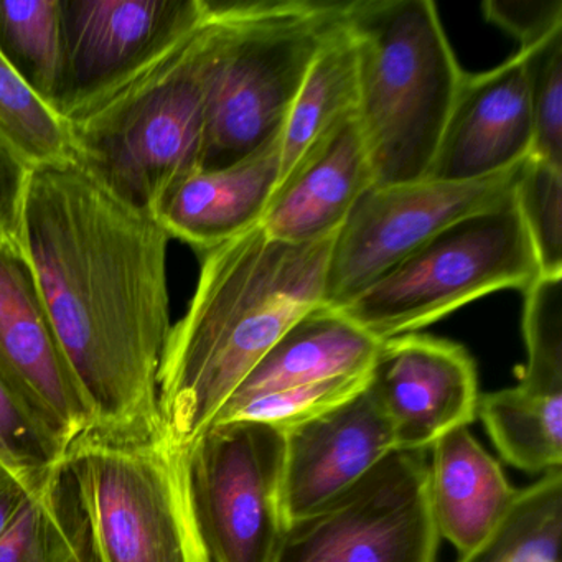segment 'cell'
<instances>
[{"label": "cell", "mask_w": 562, "mask_h": 562, "mask_svg": "<svg viewBox=\"0 0 562 562\" xmlns=\"http://www.w3.org/2000/svg\"><path fill=\"white\" fill-rule=\"evenodd\" d=\"M516 206L538 259L539 272L562 276V167L529 156L515 186Z\"/></svg>", "instance_id": "4316f807"}, {"label": "cell", "mask_w": 562, "mask_h": 562, "mask_svg": "<svg viewBox=\"0 0 562 562\" xmlns=\"http://www.w3.org/2000/svg\"><path fill=\"white\" fill-rule=\"evenodd\" d=\"M0 378L65 446L91 427L34 271L0 245Z\"/></svg>", "instance_id": "7c38bea8"}, {"label": "cell", "mask_w": 562, "mask_h": 562, "mask_svg": "<svg viewBox=\"0 0 562 562\" xmlns=\"http://www.w3.org/2000/svg\"><path fill=\"white\" fill-rule=\"evenodd\" d=\"M499 463L469 427L443 434L430 447L429 502L440 538L460 554L479 546L515 498Z\"/></svg>", "instance_id": "d6986e66"}, {"label": "cell", "mask_w": 562, "mask_h": 562, "mask_svg": "<svg viewBox=\"0 0 562 562\" xmlns=\"http://www.w3.org/2000/svg\"><path fill=\"white\" fill-rule=\"evenodd\" d=\"M41 488L25 482L0 463V539L4 538L22 509Z\"/></svg>", "instance_id": "d6a6232c"}, {"label": "cell", "mask_w": 562, "mask_h": 562, "mask_svg": "<svg viewBox=\"0 0 562 562\" xmlns=\"http://www.w3.org/2000/svg\"><path fill=\"white\" fill-rule=\"evenodd\" d=\"M562 473L516 490L505 515L459 562H561Z\"/></svg>", "instance_id": "603a6c76"}, {"label": "cell", "mask_w": 562, "mask_h": 562, "mask_svg": "<svg viewBox=\"0 0 562 562\" xmlns=\"http://www.w3.org/2000/svg\"><path fill=\"white\" fill-rule=\"evenodd\" d=\"M357 54L341 15L315 55L282 124L279 182L341 121L357 114Z\"/></svg>", "instance_id": "ffe728a7"}, {"label": "cell", "mask_w": 562, "mask_h": 562, "mask_svg": "<svg viewBox=\"0 0 562 562\" xmlns=\"http://www.w3.org/2000/svg\"><path fill=\"white\" fill-rule=\"evenodd\" d=\"M522 331L528 361L519 384L562 394V276H539L526 289Z\"/></svg>", "instance_id": "83f0119b"}, {"label": "cell", "mask_w": 562, "mask_h": 562, "mask_svg": "<svg viewBox=\"0 0 562 562\" xmlns=\"http://www.w3.org/2000/svg\"><path fill=\"white\" fill-rule=\"evenodd\" d=\"M539 276L509 195L434 235L338 311L384 341L414 334L493 292H525Z\"/></svg>", "instance_id": "52a82bcc"}, {"label": "cell", "mask_w": 562, "mask_h": 562, "mask_svg": "<svg viewBox=\"0 0 562 562\" xmlns=\"http://www.w3.org/2000/svg\"><path fill=\"white\" fill-rule=\"evenodd\" d=\"M212 52L210 19L130 87L71 121L77 166L113 195L156 215L202 169Z\"/></svg>", "instance_id": "277c9868"}, {"label": "cell", "mask_w": 562, "mask_h": 562, "mask_svg": "<svg viewBox=\"0 0 562 562\" xmlns=\"http://www.w3.org/2000/svg\"><path fill=\"white\" fill-rule=\"evenodd\" d=\"M374 186L370 157L351 114L278 183L261 226L271 238L304 245L334 236Z\"/></svg>", "instance_id": "2e32d148"}, {"label": "cell", "mask_w": 562, "mask_h": 562, "mask_svg": "<svg viewBox=\"0 0 562 562\" xmlns=\"http://www.w3.org/2000/svg\"><path fill=\"white\" fill-rule=\"evenodd\" d=\"M396 450L371 384L347 403L285 432L288 521L327 505Z\"/></svg>", "instance_id": "9a60e30c"}, {"label": "cell", "mask_w": 562, "mask_h": 562, "mask_svg": "<svg viewBox=\"0 0 562 562\" xmlns=\"http://www.w3.org/2000/svg\"><path fill=\"white\" fill-rule=\"evenodd\" d=\"M285 432L212 424L189 449L193 513L212 562H272L288 528Z\"/></svg>", "instance_id": "9c48e42d"}, {"label": "cell", "mask_w": 562, "mask_h": 562, "mask_svg": "<svg viewBox=\"0 0 562 562\" xmlns=\"http://www.w3.org/2000/svg\"><path fill=\"white\" fill-rule=\"evenodd\" d=\"M370 384L401 450L430 449L443 434L469 427L479 409V380L469 351L429 335L381 341Z\"/></svg>", "instance_id": "4fadbf2b"}, {"label": "cell", "mask_w": 562, "mask_h": 562, "mask_svg": "<svg viewBox=\"0 0 562 562\" xmlns=\"http://www.w3.org/2000/svg\"><path fill=\"white\" fill-rule=\"evenodd\" d=\"M476 411L506 462L529 473L561 470L562 394L518 383L480 396Z\"/></svg>", "instance_id": "7402d4cb"}, {"label": "cell", "mask_w": 562, "mask_h": 562, "mask_svg": "<svg viewBox=\"0 0 562 562\" xmlns=\"http://www.w3.org/2000/svg\"><path fill=\"white\" fill-rule=\"evenodd\" d=\"M483 14L505 29L525 52L562 32L561 0H488Z\"/></svg>", "instance_id": "4dcf8cb0"}, {"label": "cell", "mask_w": 562, "mask_h": 562, "mask_svg": "<svg viewBox=\"0 0 562 562\" xmlns=\"http://www.w3.org/2000/svg\"><path fill=\"white\" fill-rule=\"evenodd\" d=\"M335 235L292 245L258 225L205 252L157 376L160 417L177 446L189 450L276 341L325 305Z\"/></svg>", "instance_id": "7a4b0ae2"}, {"label": "cell", "mask_w": 562, "mask_h": 562, "mask_svg": "<svg viewBox=\"0 0 562 562\" xmlns=\"http://www.w3.org/2000/svg\"><path fill=\"white\" fill-rule=\"evenodd\" d=\"M279 177L281 133L232 166L187 177L154 216L170 238L206 252L261 223Z\"/></svg>", "instance_id": "e0dca14e"}, {"label": "cell", "mask_w": 562, "mask_h": 562, "mask_svg": "<svg viewBox=\"0 0 562 562\" xmlns=\"http://www.w3.org/2000/svg\"><path fill=\"white\" fill-rule=\"evenodd\" d=\"M426 450L396 449L337 498L288 522L272 562H436Z\"/></svg>", "instance_id": "ba28073f"}, {"label": "cell", "mask_w": 562, "mask_h": 562, "mask_svg": "<svg viewBox=\"0 0 562 562\" xmlns=\"http://www.w3.org/2000/svg\"><path fill=\"white\" fill-rule=\"evenodd\" d=\"M371 371L353 376L335 378L305 386L288 387L252 397L238 406L223 407L213 424L256 420L271 424L288 432L327 411L347 403L370 384Z\"/></svg>", "instance_id": "f1b7e54d"}, {"label": "cell", "mask_w": 562, "mask_h": 562, "mask_svg": "<svg viewBox=\"0 0 562 562\" xmlns=\"http://www.w3.org/2000/svg\"><path fill=\"white\" fill-rule=\"evenodd\" d=\"M532 150L525 58L463 75L427 180L472 182L525 162Z\"/></svg>", "instance_id": "5bb4252c"}, {"label": "cell", "mask_w": 562, "mask_h": 562, "mask_svg": "<svg viewBox=\"0 0 562 562\" xmlns=\"http://www.w3.org/2000/svg\"><path fill=\"white\" fill-rule=\"evenodd\" d=\"M0 139L31 169L77 164L70 124L0 55Z\"/></svg>", "instance_id": "d4e9b609"}, {"label": "cell", "mask_w": 562, "mask_h": 562, "mask_svg": "<svg viewBox=\"0 0 562 562\" xmlns=\"http://www.w3.org/2000/svg\"><path fill=\"white\" fill-rule=\"evenodd\" d=\"M518 54L525 58L528 80L531 157L562 167V32Z\"/></svg>", "instance_id": "f546056e"}, {"label": "cell", "mask_w": 562, "mask_h": 562, "mask_svg": "<svg viewBox=\"0 0 562 562\" xmlns=\"http://www.w3.org/2000/svg\"><path fill=\"white\" fill-rule=\"evenodd\" d=\"M522 162L472 182L373 186L335 235L325 279V305L340 308L434 235L515 192Z\"/></svg>", "instance_id": "30bf717a"}, {"label": "cell", "mask_w": 562, "mask_h": 562, "mask_svg": "<svg viewBox=\"0 0 562 562\" xmlns=\"http://www.w3.org/2000/svg\"><path fill=\"white\" fill-rule=\"evenodd\" d=\"M357 123L374 186L426 180L463 71L430 0H353Z\"/></svg>", "instance_id": "3957f363"}, {"label": "cell", "mask_w": 562, "mask_h": 562, "mask_svg": "<svg viewBox=\"0 0 562 562\" xmlns=\"http://www.w3.org/2000/svg\"><path fill=\"white\" fill-rule=\"evenodd\" d=\"M347 2H213L202 169L232 166L281 133Z\"/></svg>", "instance_id": "5b68a950"}, {"label": "cell", "mask_w": 562, "mask_h": 562, "mask_svg": "<svg viewBox=\"0 0 562 562\" xmlns=\"http://www.w3.org/2000/svg\"><path fill=\"white\" fill-rule=\"evenodd\" d=\"M31 167L0 139V245L24 256V205Z\"/></svg>", "instance_id": "1f68e13d"}, {"label": "cell", "mask_w": 562, "mask_h": 562, "mask_svg": "<svg viewBox=\"0 0 562 562\" xmlns=\"http://www.w3.org/2000/svg\"><path fill=\"white\" fill-rule=\"evenodd\" d=\"M0 55L57 113L64 81L61 0H0Z\"/></svg>", "instance_id": "cb8c5ba5"}, {"label": "cell", "mask_w": 562, "mask_h": 562, "mask_svg": "<svg viewBox=\"0 0 562 562\" xmlns=\"http://www.w3.org/2000/svg\"><path fill=\"white\" fill-rule=\"evenodd\" d=\"M210 19V0H61L57 113L80 120L130 87Z\"/></svg>", "instance_id": "8fae6325"}, {"label": "cell", "mask_w": 562, "mask_h": 562, "mask_svg": "<svg viewBox=\"0 0 562 562\" xmlns=\"http://www.w3.org/2000/svg\"><path fill=\"white\" fill-rule=\"evenodd\" d=\"M22 233L91 427L162 423L157 376L172 328L169 233L77 164L32 169Z\"/></svg>", "instance_id": "6da1fadb"}, {"label": "cell", "mask_w": 562, "mask_h": 562, "mask_svg": "<svg viewBox=\"0 0 562 562\" xmlns=\"http://www.w3.org/2000/svg\"><path fill=\"white\" fill-rule=\"evenodd\" d=\"M380 345L338 308L322 305L276 341L223 407L288 387L370 373Z\"/></svg>", "instance_id": "ac0fdd59"}, {"label": "cell", "mask_w": 562, "mask_h": 562, "mask_svg": "<svg viewBox=\"0 0 562 562\" xmlns=\"http://www.w3.org/2000/svg\"><path fill=\"white\" fill-rule=\"evenodd\" d=\"M67 452L68 447L0 378V463L41 488L64 465Z\"/></svg>", "instance_id": "484cf974"}, {"label": "cell", "mask_w": 562, "mask_h": 562, "mask_svg": "<svg viewBox=\"0 0 562 562\" xmlns=\"http://www.w3.org/2000/svg\"><path fill=\"white\" fill-rule=\"evenodd\" d=\"M0 562H101L93 526L67 460L0 539Z\"/></svg>", "instance_id": "44dd1931"}, {"label": "cell", "mask_w": 562, "mask_h": 562, "mask_svg": "<svg viewBox=\"0 0 562 562\" xmlns=\"http://www.w3.org/2000/svg\"><path fill=\"white\" fill-rule=\"evenodd\" d=\"M101 562H212L193 513L189 450L164 423L90 427L68 447Z\"/></svg>", "instance_id": "8992f818"}]
</instances>
